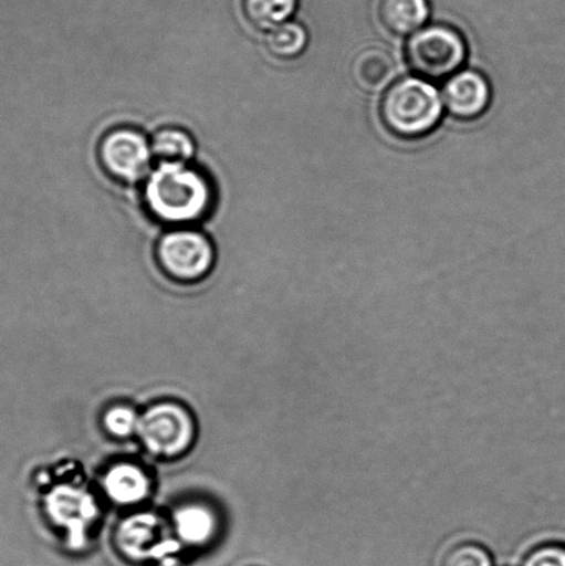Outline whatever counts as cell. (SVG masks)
<instances>
[{
    "instance_id": "1",
    "label": "cell",
    "mask_w": 565,
    "mask_h": 566,
    "mask_svg": "<svg viewBox=\"0 0 565 566\" xmlns=\"http://www.w3.org/2000/svg\"><path fill=\"white\" fill-rule=\"evenodd\" d=\"M143 197L155 220L177 229L207 219L216 191L209 177L196 166L160 163L144 180Z\"/></svg>"
},
{
    "instance_id": "2",
    "label": "cell",
    "mask_w": 565,
    "mask_h": 566,
    "mask_svg": "<svg viewBox=\"0 0 565 566\" xmlns=\"http://www.w3.org/2000/svg\"><path fill=\"white\" fill-rule=\"evenodd\" d=\"M442 107L441 94L430 82L406 77L387 88L379 105V116L393 136L417 140L439 126Z\"/></svg>"
},
{
    "instance_id": "3",
    "label": "cell",
    "mask_w": 565,
    "mask_h": 566,
    "mask_svg": "<svg viewBox=\"0 0 565 566\" xmlns=\"http://www.w3.org/2000/svg\"><path fill=\"white\" fill-rule=\"evenodd\" d=\"M136 437L153 457L179 459L190 452L197 440L196 419L185 403L163 399L143 410Z\"/></svg>"
},
{
    "instance_id": "4",
    "label": "cell",
    "mask_w": 565,
    "mask_h": 566,
    "mask_svg": "<svg viewBox=\"0 0 565 566\" xmlns=\"http://www.w3.org/2000/svg\"><path fill=\"white\" fill-rule=\"evenodd\" d=\"M155 260L169 280L190 285L212 273L216 251L203 232L191 227H177L160 237L155 247Z\"/></svg>"
},
{
    "instance_id": "5",
    "label": "cell",
    "mask_w": 565,
    "mask_h": 566,
    "mask_svg": "<svg viewBox=\"0 0 565 566\" xmlns=\"http://www.w3.org/2000/svg\"><path fill=\"white\" fill-rule=\"evenodd\" d=\"M407 61L414 72L428 80L452 76L467 60L468 48L463 36L448 25L420 28L409 39Z\"/></svg>"
},
{
    "instance_id": "6",
    "label": "cell",
    "mask_w": 565,
    "mask_h": 566,
    "mask_svg": "<svg viewBox=\"0 0 565 566\" xmlns=\"http://www.w3.org/2000/svg\"><path fill=\"white\" fill-rule=\"evenodd\" d=\"M97 155L105 174L121 185H137L146 180L153 170L151 143L132 127H116L105 133Z\"/></svg>"
},
{
    "instance_id": "7",
    "label": "cell",
    "mask_w": 565,
    "mask_h": 566,
    "mask_svg": "<svg viewBox=\"0 0 565 566\" xmlns=\"http://www.w3.org/2000/svg\"><path fill=\"white\" fill-rule=\"evenodd\" d=\"M43 507L50 523L64 532L66 545L82 551L100 514L92 493L80 485H59L44 497Z\"/></svg>"
},
{
    "instance_id": "8",
    "label": "cell",
    "mask_w": 565,
    "mask_h": 566,
    "mask_svg": "<svg viewBox=\"0 0 565 566\" xmlns=\"http://www.w3.org/2000/svg\"><path fill=\"white\" fill-rule=\"evenodd\" d=\"M114 545L122 558L135 565L159 562L179 551V542L166 534L163 520L155 514L138 513L119 523Z\"/></svg>"
},
{
    "instance_id": "9",
    "label": "cell",
    "mask_w": 565,
    "mask_h": 566,
    "mask_svg": "<svg viewBox=\"0 0 565 566\" xmlns=\"http://www.w3.org/2000/svg\"><path fill=\"white\" fill-rule=\"evenodd\" d=\"M442 102L456 118L478 119L490 107V83L478 71L458 72L447 81L444 91H442Z\"/></svg>"
},
{
    "instance_id": "10",
    "label": "cell",
    "mask_w": 565,
    "mask_h": 566,
    "mask_svg": "<svg viewBox=\"0 0 565 566\" xmlns=\"http://www.w3.org/2000/svg\"><path fill=\"white\" fill-rule=\"evenodd\" d=\"M104 496L115 506L137 507L147 501L153 492V480L142 464L119 462L104 471L102 481Z\"/></svg>"
},
{
    "instance_id": "11",
    "label": "cell",
    "mask_w": 565,
    "mask_h": 566,
    "mask_svg": "<svg viewBox=\"0 0 565 566\" xmlns=\"http://www.w3.org/2000/svg\"><path fill=\"white\" fill-rule=\"evenodd\" d=\"M170 531L179 545L199 548L210 545L219 534L218 514L205 503H185L171 515Z\"/></svg>"
},
{
    "instance_id": "12",
    "label": "cell",
    "mask_w": 565,
    "mask_h": 566,
    "mask_svg": "<svg viewBox=\"0 0 565 566\" xmlns=\"http://www.w3.org/2000/svg\"><path fill=\"white\" fill-rule=\"evenodd\" d=\"M378 15L391 35H414L429 20V0H379Z\"/></svg>"
},
{
    "instance_id": "13",
    "label": "cell",
    "mask_w": 565,
    "mask_h": 566,
    "mask_svg": "<svg viewBox=\"0 0 565 566\" xmlns=\"http://www.w3.org/2000/svg\"><path fill=\"white\" fill-rule=\"evenodd\" d=\"M353 76L363 91L379 92L396 76L395 60L384 49L369 48L354 61Z\"/></svg>"
},
{
    "instance_id": "14",
    "label": "cell",
    "mask_w": 565,
    "mask_h": 566,
    "mask_svg": "<svg viewBox=\"0 0 565 566\" xmlns=\"http://www.w3.org/2000/svg\"><path fill=\"white\" fill-rule=\"evenodd\" d=\"M151 143L154 158L160 163L190 164L197 146L190 133L179 127H165L155 133Z\"/></svg>"
},
{
    "instance_id": "15",
    "label": "cell",
    "mask_w": 565,
    "mask_h": 566,
    "mask_svg": "<svg viewBox=\"0 0 565 566\" xmlns=\"http://www.w3.org/2000/svg\"><path fill=\"white\" fill-rule=\"evenodd\" d=\"M297 3L299 0H242V10L254 28L271 31L290 21Z\"/></svg>"
},
{
    "instance_id": "16",
    "label": "cell",
    "mask_w": 565,
    "mask_h": 566,
    "mask_svg": "<svg viewBox=\"0 0 565 566\" xmlns=\"http://www.w3.org/2000/svg\"><path fill=\"white\" fill-rule=\"evenodd\" d=\"M308 33L299 22L287 21L269 31L265 38L269 52L280 60H295L306 50Z\"/></svg>"
},
{
    "instance_id": "17",
    "label": "cell",
    "mask_w": 565,
    "mask_h": 566,
    "mask_svg": "<svg viewBox=\"0 0 565 566\" xmlns=\"http://www.w3.org/2000/svg\"><path fill=\"white\" fill-rule=\"evenodd\" d=\"M142 412H137L129 403H114L104 410L102 426L105 432L115 440H129L137 436Z\"/></svg>"
},
{
    "instance_id": "18",
    "label": "cell",
    "mask_w": 565,
    "mask_h": 566,
    "mask_svg": "<svg viewBox=\"0 0 565 566\" xmlns=\"http://www.w3.org/2000/svg\"><path fill=\"white\" fill-rule=\"evenodd\" d=\"M440 566H494V563L483 546L467 542L448 548Z\"/></svg>"
},
{
    "instance_id": "19",
    "label": "cell",
    "mask_w": 565,
    "mask_h": 566,
    "mask_svg": "<svg viewBox=\"0 0 565 566\" xmlns=\"http://www.w3.org/2000/svg\"><path fill=\"white\" fill-rule=\"evenodd\" d=\"M522 566H565V547L545 545L531 552Z\"/></svg>"
}]
</instances>
